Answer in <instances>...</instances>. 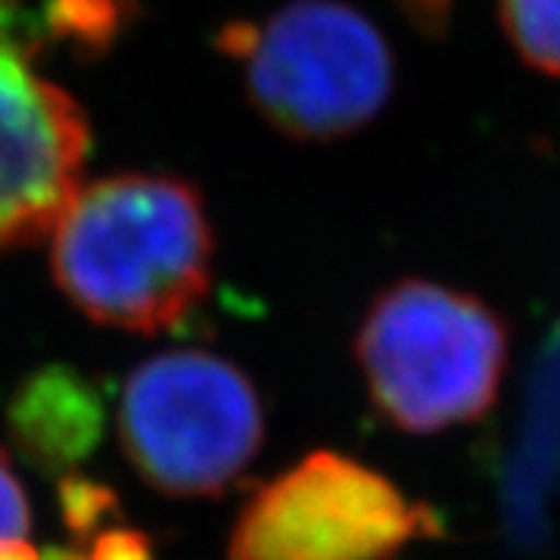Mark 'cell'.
<instances>
[{"instance_id": "6da1fadb", "label": "cell", "mask_w": 560, "mask_h": 560, "mask_svg": "<svg viewBox=\"0 0 560 560\" xmlns=\"http://www.w3.org/2000/svg\"><path fill=\"white\" fill-rule=\"evenodd\" d=\"M50 237L62 296L106 327L172 330L212 287V221L200 190L175 175L121 172L81 184Z\"/></svg>"}, {"instance_id": "7a4b0ae2", "label": "cell", "mask_w": 560, "mask_h": 560, "mask_svg": "<svg viewBox=\"0 0 560 560\" xmlns=\"http://www.w3.org/2000/svg\"><path fill=\"white\" fill-rule=\"evenodd\" d=\"M355 359L383 420L401 433L430 436L495 408L511 330L474 293L405 278L368 305Z\"/></svg>"}, {"instance_id": "3957f363", "label": "cell", "mask_w": 560, "mask_h": 560, "mask_svg": "<svg viewBox=\"0 0 560 560\" xmlns=\"http://www.w3.org/2000/svg\"><path fill=\"white\" fill-rule=\"evenodd\" d=\"M215 44L256 113L290 140L349 138L393 97L389 44L342 0H290L268 20L224 25Z\"/></svg>"}, {"instance_id": "277c9868", "label": "cell", "mask_w": 560, "mask_h": 560, "mask_svg": "<svg viewBox=\"0 0 560 560\" xmlns=\"http://www.w3.org/2000/svg\"><path fill=\"white\" fill-rule=\"evenodd\" d=\"M116 423L140 480L178 499L228 492L265 440L256 383L237 364L197 349L162 352L135 368Z\"/></svg>"}, {"instance_id": "5b68a950", "label": "cell", "mask_w": 560, "mask_h": 560, "mask_svg": "<svg viewBox=\"0 0 560 560\" xmlns=\"http://www.w3.org/2000/svg\"><path fill=\"white\" fill-rule=\"evenodd\" d=\"M440 533L381 470L342 452H312L243 504L231 560H389Z\"/></svg>"}, {"instance_id": "8992f818", "label": "cell", "mask_w": 560, "mask_h": 560, "mask_svg": "<svg viewBox=\"0 0 560 560\" xmlns=\"http://www.w3.org/2000/svg\"><path fill=\"white\" fill-rule=\"evenodd\" d=\"M91 128L81 106L13 60L0 75V256L35 246L79 194Z\"/></svg>"}, {"instance_id": "52a82bcc", "label": "cell", "mask_w": 560, "mask_h": 560, "mask_svg": "<svg viewBox=\"0 0 560 560\" xmlns=\"http://www.w3.org/2000/svg\"><path fill=\"white\" fill-rule=\"evenodd\" d=\"M7 427L22 458L47 477H66L101 445V393L75 368L47 364L16 386Z\"/></svg>"}, {"instance_id": "ba28073f", "label": "cell", "mask_w": 560, "mask_h": 560, "mask_svg": "<svg viewBox=\"0 0 560 560\" xmlns=\"http://www.w3.org/2000/svg\"><path fill=\"white\" fill-rule=\"evenodd\" d=\"M140 0H38L35 20L44 40L62 44L75 60H101L138 22Z\"/></svg>"}, {"instance_id": "9c48e42d", "label": "cell", "mask_w": 560, "mask_h": 560, "mask_svg": "<svg viewBox=\"0 0 560 560\" xmlns=\"http://www.w3.org/2000/svg\"><path fill=\"white\" fill-rule=\"evenodd\" d=\"M499 20L526 66L560 75V0H499Z\"/></svg>"}, {"instance_id": "30bf717a", "label": "cell", "mask_w": 560, "mask_h": 560, "mask_svg": "<svg viewBox=\"0 0 560 560\" xmlns=\"http://www.w3.org/2000/svg\"><path fill=\"white\" fill-rule=\"evenodd\" d=\"M60 514L66 529L75 539H91L101 533L103 523L119 517V495L106 482L88 480L81 474H66L60 480Z\"/></svg>"}, {"instance_id": "8fae6325", "label": "cell", "mask_w": 560, "mask_h": 560, "mask_svg": "<svg viewBox=\"0 0 560 560\" xmlns=\"http://www.w3.org/2000/svg\"><path fill=\"white\" fill-rule=\"evenodd\" d=\"M47 560H156L153 545L138 529L125 526H109L84 539L75 551H50Z\"/></svg>"}, {"instance_id": "7c38bea8", "label": "cell", "mask_w": 560, "mask_h": 560, "mask_svg": "<svg viewBox=\"0 0 560 560\" xmlns=\"http://www.w3.org/2000/svg\"><path fill=\"white\" fill-rule=\"evenodd\" d=\"M28 533V501L10 460L0 452V541H22Z\"/></svg>"}, {"instance_id": "4fadbf2b", "label": "cell", "mask_w": 560, "mask_h": 560, "mask_svg": "<svg viewBox=\"0 0 560 560\" xmlns=\"http://www.w3.org/2000/svg\"><path fill=\"white\" fill-rule=\"evenodd\" d=\"M399 7L405 20L411 22L423 38L442 40L448 35L455 0H399Z\"/></svg>"}, {"instance_id": "5bb4252c", "label": "cell", "mask_w": 560, "mask_h": 560, "mask_svg": "<svg viewBox=\"0 0 560 560\" xmlns=\"http://www.w3.org/2000/svg\"><path fill=\"white\" fill-rule=\"evenodd\" d=\"M16 57H32V60H35V54H32L13 32H7V28L0 25V72L16 60Z\"/></svg>"}, {"instance_id": "9a60e30c", "label": "cell", "mask_w": 560, "mask_h": 560, "mask_svg": "<svg viewBox=\"0 0 560 560\" xmlns=\"http://www.w3.org/2000/svg\"><path fill=\"white\" fill-rule=\"evenodd\" d=\"M0 560H40V555L25 541H0Z\"/></svg>"}]
</instances>
